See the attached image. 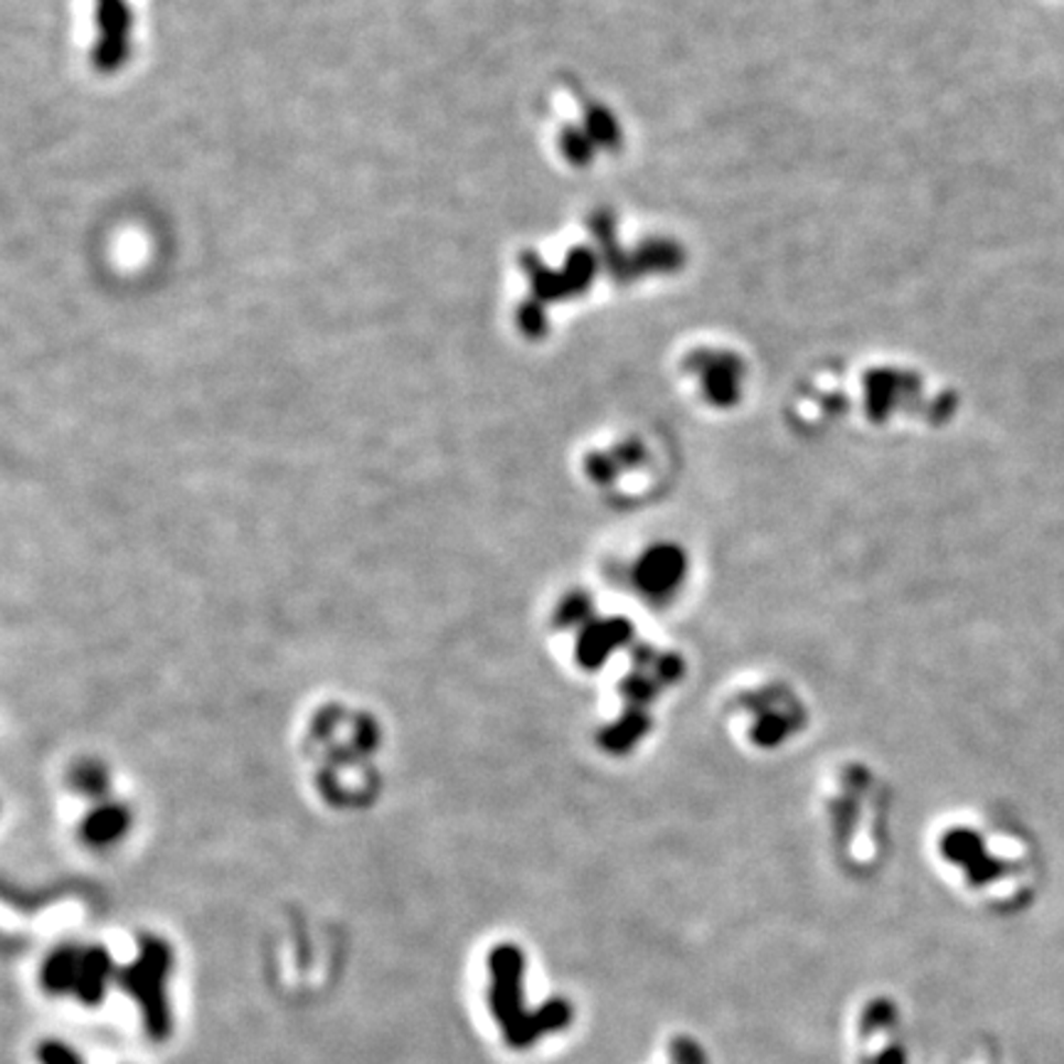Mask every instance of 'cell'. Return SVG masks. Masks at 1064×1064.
Segmentation results:
<instances>
[{"mask_svg": "<svg viewBox=\"0 0 1064 1064\" xmlns=\"http://www.w3.org/2000/svg\"><path fill=\"white\" fill-rule=\"evenodd\" d=\"M523 971L525 959L513 944H500L488 956L491 973V1013L503 1030L506 1042L515 1050H525L542 1035L567 1028L572 1008L567 1000H547L535 1013L523 1008Z\"/></svg>", "mask_w": 1064, "mask_h": 1064, "instance_id": "obj_1", "label": "cell"}, {"mask_svg": "<svg viewBox=\"0 0 1064 1064\" xmlns=\"http://www.w3.org/2000/svg\"><path fill=\"white\" fill-rule=\"evenodd\" d=\"M79 964H82V949H72V946L57 949L45 961V966H42V973H40L42 988L55 996L74 993V988H77V978H79Z\"/></svg>", "mask_w": 1064, "mask_h": 1064, "instance_id": "obj_5", "label": "cell"}, {"mask_svg": "<svg viewBox=\"0 0 1064 1064\" xmlns=\"http://www.w3.org/2000/svg\"><path fill=\"white\" fill-rule=\"evenodd\" d=\"M673 1057L678 1064H707L705 1052H702L695 1040L688 1038H678L673 1042Z\"/></svg>", "mask_w": 1064, "mask_h": 1064, "instance_id": "obj_7", "label": "cell"}, {"mask_svg": "<svg viewBox=\"0 0 1064 1064\" xmlns=\"http://www.w3.org/2000/svg\"><path fill=\"white\" fill-rule=\"evenodd\" d=\"M111 978H116V968L111 964V956L104 949H82V964H79V978L77 988H74V996H77L84 1006H97L102 1003V998L106 993V986H109Z\"/></svg>", "mask_w": 1064, "mask_h": 1064, "instance_id": "obj_4", "label": "cell"}, {"mask_svg": "<svg viewBox=\"0 0 1064 1064\" xmlns=\"http://www.w3.org/2000/svg\"><path fill=\"white\" fill-rule=\"evenodd\" d=\"M170 968H173V956H170L168 946L158 939H146L141 944V956L131 966L116 971V981L124 986V991L131 993L138 1008H141L143 1025L153 1040H166L170 1032V1010L166 998Z\"/></svg>", "mask_w": 1064, "mask_h": 1064, "instance_id": "obj_2", "label": "cell"}, {"mask_svg": "<svg viewBox=\"0 0 1064 1064\" xmlns=\"http://www.w3.org/2000/svg\"><path fill=\"white\" fill-rule=\"evenodd\" d=\"M38 1060L40 1064H84L82 1057L74 1052L65 1042L47 1040L38 1047Z\"/></svg>", "mask_w": 1064, "mask_h": 1064, "instance_id": "obj_6", "label": "cell"}, {"mask_svg": "<svg viewBox=\"0 0 1064 1064\" xmlns=\"http://www.w3.org/2000/svg\"><path fill=\"white\" fill-rule=\"evenodd\" d=\"M102 42L97 47V65L102 70H116L126 55V30H129V10L121 0H99Z\"/></svg>", "mask_w": 1064, "mask_h": 1064, "instance_id": "obj_3", "label": "cell"}]
</instances>
